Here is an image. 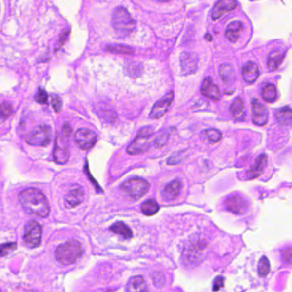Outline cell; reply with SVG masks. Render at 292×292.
<instances>
[{
  "mask_svg": "<svg viewBox=\"0 0 292 292\" xmlns=\"http://www.w3.org/2000/svg\"><path fill=\"white\" fill-rule=\"evenodd\" d=\"M19 201L23 210L34 216L46 218L51 212L46 196L36 188L23 190L19 195Z\"/></svg>",
  "mask_w": 292,
  "mask_h": 292,
  "instance_id": "6da1fadb",
  "label": "cell"
},
{
  "mask_svg": "<svg viewBox=\"0 0 292 292\" xmlns=\"http://www.w3.org/2000/svg\"><path fill=\"white\" fill-rule=\"evenodd\" d=\"M83 254L82 244L79 241L71 240L59 245L56 249L57 261L63 265H70L78 261Z\"/></svg>",
  "mask_w": 292,
  "mask_h": 292,
  "instance_id": "7a4b0ae2",
  "label": "cell"
},
{
  "mask_svg": "<svg viewBox=\"0 0 292 292\" xmlns=\"http://www.w3.org/2000/svg\"><path fill=\"white\" fill-rule=\"evenodd\" d=\"M112 27L118 35L125 36L134 31L136 22L126 8L118 7L112 15Z\"/></svg>",
  "mask_w": 292,
  "mask_h": 292,
  "instance_id": "3957f363",
  "label": "cell"
},
{
  "mask_svg": "<svg viewBox=\"0 0 292 292\" xmlns=\"http://www.w3.org/2000/svg\"><path fill=\"white\" fill-rule=\"evenodd\" d=\"M150 185L145 179L134 177L127 179L121 185V190L133 199L138 200L148 192Z\"/></svg>",
  "mask_w": 292,
  "mask_h": 292,
  "instance_id": "277c9868",
  "label": "cell"
},
{
  "mask_svg": "<svg viewBox=\"0 0 292 292\" xmlns=\"http://www.w3.org/2000/svg\"><path fill=\"white\" fill-rule=\"evenodd\" d=\"M153 133L154 131L152 127H146L142 128L136 138L128 146L127 152L130 155H136L147 151L150 147Z\"/></svg>",
  "mask_w": 292,
  "mask_h": 292,
  "instance_id": "5b68a950",
  "label": "cell"
},
{
  "mask_svg": "<svg viewBox=\"0 0 292 292\" xmlns=\"http://www.w3.org/2000/svg\"><path fill=\"white\" fill-rule=\"evenodd\" d=\"M52 128L48 125H39L32 130L26 142L34 146H46L52 140Z\"/></svg>",
  "mask_w": 292,
  "mask_h": 292,
  "instance_id": "8992f818",
  "label": "cell"
},
{
  "mask_svg": "<svg viewBox=\"0 0 292 292\" xmlns=\"http://www.w3.org/2000/svg\"><path fill=\"white\" fill-rule=\"evenodd\" d=\"M69 137L62 133L57 134L53 158L58 164H65L69 159Z\"/></svg>",
  "mask_w": 292,
  "mask_h": 292,
  "instance_id": "52a82bcc",
  "label": "cell"
},
{
  "mask_svg": "<svg viewBox=\"0 0 292 292\" xmlns=\"http://www.w3.org/2000/svg\"><path fill=\"white\" fill-rule=\"evenodd\" d=\"M41 225L35 220H30L25 227L23 235L25 244L32 249L38 247L41 243Z\"/></svg>",
  "mask_w": 292,
  "mask_h": 292,
  "instance_id": "ba28073f",
  "label": "cell"
},
{
  "mask_svg": "<svg viewBox=\"0 0 292 292\" xmlns=\"http://www.w3.org/2000/svg\"><path fill=\"white\" fill-rule=\"evenodd\" d=\"M97 140V136L93 131L87 128H80L75 134V142L81 150H90L93 148Z\"/></svg>",
  "mask_w": 292,
  "mask_h": 292,
  "instance_id": "9c48e42d",
  "label": "cell"
},
{
  "mask_svg": "<svg viewBox=\"0 0 292 292\" xmlns=\"http://www.w3.org/2000/svg\"><path fill=\"white\" fill-rule=\"evenodd\" d=\"M269 113L267 107L260 103L258 100L251 101V120L257 126H265L268 122Z\"/></svg>",
  "mask_w": 292,
  "mask_h": 292,
  "instance_id": "30bf717a",
  "label": "cell"
},
{
  "mask_svg": "<svg viewBox=\"0 0 292 292\" xmlns=\"http://www.w3.org/2000/svg\"><path fill=\"white\" fill-rule=\"evenodd\" d=\"M199 59L195 53L183 52L180 56V65L183 75L189 76L196 72L198 69Z\"/></svg>",
  "mask_w": 292,
  "mask_h": 292,
  "instance_id": "8fae6325",
  "label": "cell"
},
{
  "mask_svg": "<svg viewBox=\"0 0 292 292\" xmlns=\"http://www.w3.org/2000/svg\"><path fill=\"white\" fill-rule=\"evenodd\" d=\"M174 97H175L174 92H170L168 94H166L162 99L156 102L152 109V111L150 113V117L152 119H159L163 117L168 112L170 105L172 104Z\"/></svg>",
  "mask_w": 292,
  "mask_h": 292,
  "instance_id": "7c38bea8",
  "label": "cell"
},
{
  "mask_svg": "<svg viewBox=\"0 0 292 292\" xmlns=\"http://www.w3.org/2000/svg\"><path fill=\"white\" fill-rule=\"evenodd\" d=\"M85 199V191L81 186H73L69 193L64 196V204L66 208L73 209L79 206Z\"/></svg>",
  "mask_w": 292,
  "mask_h": 292,
  "instance_id": "4fadbf2b",
  "label": "cell"
},
{
  "mask_svg": "<svg viewBox=\"0 0 292 292\" xmlns=\"http://www.w3.org/2000/svg\"><path fill=\"white\" fill-rule=\"evenodd\" d=\"M225 204L227 207V210L235 214H243L246 213L249 209L247 201L239 195H234L228 197L226 200Z\"/></svg>",
  "mask_w": 292,
  "mask_h": 292,
  "instance_id": "5bb4252c",
  "label": "cell"
},
{
  "mask_svg": "<svg viewBox=\"0 0 292 292\" xmlns=\"http://www.w3.org/2000/svg\"><path fill=\"white\" fill-rule=\"evenodd\" d=\"M237 4L236 0H219L214 6L211 14L212 19L214 21L220 19L224 15L234 11L237 7Z\"/></svg>",
  "mask_w": 292,
  "mask_h": 292,
  "instance_id": "9a60e30c",
  "label": "cell"
},
{
  "mask_svg": "<svg viewBox=\"0 0 292 292\" xmlns=\"http://www.w3.org/2000/svg\"><path fill=\"white\" fill-rule=\"evenodd\" d=\"M201 93L203 96L206 97L212 100H219L220 97V92L219 87L216 84L212 81V79L210 77H207L203 80V86L201 89Z\"/></svg>",
  "mask_w": 292,
  "mask_h": 292,
  "instance_id": "2e32d148",
  "label": "cell"
},
{
  "mask_svg": "<svg viewBox=\"0 0 292 292\" xmlns=\"http://www.w3.org/2000/svg\"><path fill=\"white\" fill-rule=\"evenodd\" d=\"M181 190V181L179 179H175L172 182L169 183L162 189V197L165 201H172L179 196Z\"/></svg>",
  "mask_w": 292,
  "mask_h": 292,
  "instance_id": "e0dca14e",
  "label": "cell"
},
{
  "mask_svg": "<svg viewBox=\"0 0 292 292\" xmlns=\"http://www.w3.org/2000/svg\"><path fill=\"white\" fill-rule=\"evenodd\" d=\"M267 163H268V156L266 154L259 156L257 158L255 159L254 164L251 166L250 171L248 172L249 179H256L257 177L261 175L264 170L265 167L267 166Z\"/></svg>",
  "mask_w": 292,
  "mask_h": 292,
  "instance_id": "ac0fdd59",
  "label": "cell"
},
{
  "mask_svg": "<svg viewBox=\"0 0 292 292\" xmlns=\"http://www.w3.org/2000/svg\"><path fill=\"white\" fill-rule=\"evenodd\" d=\"M242 76L245 82L254 83L259 76V69L256 63L248 62L242 69Z\"/></svg>",
  "mask_w": 292,
  "mask_h": 292,
  "instance_id": "d6986e66",
  "label": "cell"
},
{
  "mask_svg": "<svg viewBox=\"0 0 292 292\" xmlns=\"http://www.w3.org/2000/svg\"><path fill=\"white\" fill-rule=\"evenodd\" d=\"M243 23L239 21H234L231 22L230 24L227 26L226 29V37L228 39V40L231 42H237L239 38L242 31H243Z\"/></svg>",
  "mask_w": 292,
  "mask_h": 292,
  "instance_id": "ffe728a7",
  "label": "cell"
},
{
  "mask_svg": "<svg viewBox=\"0 0 292 292\" xmlns=\"http://www.w3.org/2000/svg\"><path fill=\"white\" fill-rule=\"evenodd\" d=\"M127 292H148L147 286L142 276H134L127 283Z\"/></svg>",
  "mask_w": 292,
  "mask_h": 292,
  "instance_id": "44dd1931",
  "label": "cell"
},
{
  "mask_svg": "<svg viewBox=\"0 0 292 292\" xmlns=\"http://www.w3.org/2000/svg\"><path fill=\"white\" fill-rule=\"evenodd\" d=\"M231 116L235 120H243L245 117L244 101L239 97L234 100L230 107Z\"/></svg>",
  "mask_w": 292,
  "mask_h": 292,
  "instance_id": "7402d4cb",
  "label": "cell"
},
{
  "mask_svg": "<svg viewBox=\"0 0 292 292\" xmlns=\"http://www.w3.org/2000/svg\"><path fill=\"white\" fill-rule=\"evenodd\" d=\"M220 75L224 83H226L227 85L234 84L235 79H236V74H235V70L233 68V66L227 64V63L220 66Z\"/></svg>",
  "mask_w": 292,
  "mask_h": 292,
  "instance_id": "603a6c76",
  "label": "cell"
},
{
  "mask_svg": "<svg viewBox=\"0 0 292 292\" xmlns=\"http://www.w3.org/2000/svg\"><path fill=\"white\" fill-rule=\"evenodd\" d=\"M261 97L268 103L275 102L278 98V92L276 86L271 83L266 84L261 89Z\"/></svg>",
  "mask_w": 292,
  "mask_h": 292,
  "instance_id": "cb8c5ba5",
  "label": "cell"
},
{
  "mask_svg": "<svg viewBox=\"0 0 292 292\" xmlns=\"http://www.w3.org/2000/svg\"><path fill=\"white\" fill-rule=\"evenodd\" d=\"M110 230L113 232L114 234H118L125 239H130L133 237V232L131 230L129 227H127L126 224L118 221L114 223L110 227Z\"/></svg>",
  "mask_w": 292,
  "mask_h": 292,
  "instance_id": "d4e9b609",
  "label": "cell"
},
{
  "mask_svg": "<svg viewBox=\"0 0 292 292\" xmlns=\"http://www.w3.org/2000/svg\"><path fill=\"white\" fill-rule=\"evenodd\" d=\"M276 119L279 124L283 126H292V110L289 107H284L277 111Z\"/></svg>",
  "mask_w": 292,
  "mask_h": 292,
  "instance_id": "484cf974",
  "label": "cell"
},
{
  "mask_svg": "<svg viewBox=\"0 0 292 292\" xmlns=\"http://www.w3.org/2000/svg\"><path fill=\"white\" fill-rule=\"evenodd\" d=\"M285 57V53L280 51H275L272 52L268 57V65L270 70H276L281 64L282 61Z\"/></svg>",
  "mask_w": 292,
  "mask_h": 292,
  "instance_id": "4316f807",
  "label": "cell"
},
{
  "mask_svg": "<svg viewBox=\"0 0 292 292\" xmlns=\"http://www.w3.org/2000/svg\"><path fill=\"white\" fill-rule=\"evenodd\" d=\"M159 210H160V207H159L158 203L153 199H149L148 201H145L141 206L142 213L145 214V215H148V216L154 215L158 212Z\"/></svg>",
  "mask_w": 292,
  "mask_h": 292,
  "instance_id": "83f0119b",
  "label": "cell"
},
{
  "mask_svg": "<svg viewBox=\"0 0 292 292\" xmlns=\"http://www.w3.org/2000/svg\"><path fill=\"white\" fill-rule=\"evenodd\" d=\"M201 137L206 139L210 143H218L222 137V134L220 131L214 128H209L201 132Z\"/></svg>",
  "mask_w": 292,
  "mask_h": 292,
  "instance_id": "f1b7e54d",
  "label": "cell"
},
{
  "mask_svg": "<svg viewBox=\"0 0 292 292\" xmlns=\"http://www.w3.org/2000/svg\"><path fill=\"white\" fill-rule=\"evenodd\" d=\"M12 113H13V108L11 103H6V102L1 103L0 104V122L7 120Z\"/></svg>",
  "mask_w": 292,
  "mask_h": 292,
  "instance_id": "f546056e",
  "label": "cell"
},
{
  "mask_svg": "<svg viewBox=\"0 0 292 292\" xmlns=\"http://www.w3.org/2000/svg\"><path fill=\"white\" fill-rule=\"evenodd\" d=\"M270 272V262L266 256H262L258 263V273L261 277H266Z\"/></svg>",
  "mask_w": 292,
  "mask_h": 292,
  "instance_id": "4dcf8cb0",
  "label": "cell"
},
{
  "mask_svg": "<svg viewBox=\"0 0 292 292\" xmlns=\"http://www.w3.org/2000/svg\"><path fill=\"white\" fill-rule=\"evenodd\" d=\"M107 51L114 52V53H120V54H132L134 53V50L128 47V46H124L120 45H109L106 47Z\"/></svg>",
  "mask_w": 292,
  "mask_h": 292,
  "instance_id": "1f68e13d",
  "label": "cell"
},
{
  "mask_svg": "<svg viewBox=\"0 0 292 292\" xmlns=\"http://www.w3.org/2000/svg\"><path fill=\"white\" fill-rule=\"evenodd\" d=\"M17 243L0 244V256H6L17 250Z\"/></svg>",
  "mask_w": 292,
  "mask_h": 292,
  "instance_id": "d6a6232c",
  "label": "cell"
},
{
  "mask_svg": "<svg viewBox=\"0 0 292 292\" xmlns=\"http://www.w3.org/2000/svg\"><path fill=\"white\" fill-rule=\"evenodd\" d=\"M52 104L53 109L56 112H61L62 110V99L61 97H59L57 94H52Z\"/></svg>",
  "mask_w": 292,
  "mask_h": 292,
  "instance_id": "836d02e7",
  "label": "cell"
},
{
  "mask_svg": "<svg viewBox=\"0 0 292 292\" xmlns=\"http://www.w3.org/2000/svg\"><path fill=\"white\" fill-rule=\"evenodd\" d=\"M168 139H169V134L168 133H162V134H159L157 137H156L154 144L157 148H162L168 142Z\"/></svg>",
  "mask_w": 292,
  "mask_h": 292,
  "instance_id": "e575fe53",
  "label": "cell"
},
{
  "mask_svg": "<svg viewBox=\"0 0 292 292\" xmlns=\"http://www.w3.org/2000/svg\"><path fill=\"white\" fill-rule=\"evenodd\" d=\"M35 100L39 103L45 104L48 102V94L45 92V90L42 88H39L38 93L35 95Z\"/></svg>",
  "mask_w": 292,
  "mask_h": 292,
  "instance_id": "d590c367",
  "label": "cell"
},
{
  "mask_svg": "<svg viewBox=\"0 0 292 292\" xmlns=\"http://www.w3.org/2000/svg\"><path fill=\"white\" fill-rule=\"evenodd\" d=\"M282 259L287 264L292 262V249L286 248L282 251Z\"/></svg>",
  "mask_w": 292,
  "mask_h": 292,
  "instance_id": "8d00e7d4",
  "label": "cell"
},
{
  "mask_svg": "<svg viewBox=\"0 0 292 292\" xmlns=\"http://www.w3.org/2000/svg\"><path fill=\"white\" fill-rule=\"evenodd\" d=\"M100 117L101 118H103L104 120H106V121H110V122H112L114 120L117 119V115L114 113V112H111V111H102L101 114H100Z\"/></svg>",
  "mask_w": 292,
  "mask_h": 292,
  "instance_id": "74e56055",
  "label": "cell"
},
{
  "mask_svg": "<svg viewBox=\"0 0 292 292\" xmlns=\"http://www.w3.org/2000/svg\"><path fill=\"white\" fill-rule=\"evenodd\" d=\"M224 285L223 277H217L214 281L213 291L214 292H218Z\"/></svg>",
  "mask_w": 292,
  "mask_h": 292,
  "instance_id": "f35d334b",
  "label": "cell"
},
{
  "mask_svg": "<svg viewBox=\"0 0 292 292\" xmlns=\"http://www.w3.org/2000/svg\"><path fill=\"white\" fill-rule=\"evenodd\" d=\"M68 35H69V32L68 31H64L62 33V35H61V38H60V40H59L58 48L65 43L66 39L68 38Z\"/></svg>",
  "mask_w": 292,
  "mask_h": 292,
  "instance_id": "ab89813d",
  "label": "cell"
},
{
  "mask_svg": "<svg viewBox=\"0 0 292 292\" xmlns=\"http://www.w3.org/2000/svg\"><path fill=\"white\" fill-rule=\"evenodd\" d=\"M157 2H160V3H167V2H169L170 0H156Z\"/></svg>",
  "mask_w": 292,
  "mask_h": 292,
  "instance_id": "60d3db41",
  "label": "cell"
},
{
  "mask_svg": "<svg viewBox=\"0 0 292 292\" xmlns=\"http://www.w3.org/2000/svg\"></svg>",
  "mask_w": 292,
  "mask_h": 292,
  "instance_id": "b9f144b4",
  "label": "cell"
}]
</instances>
